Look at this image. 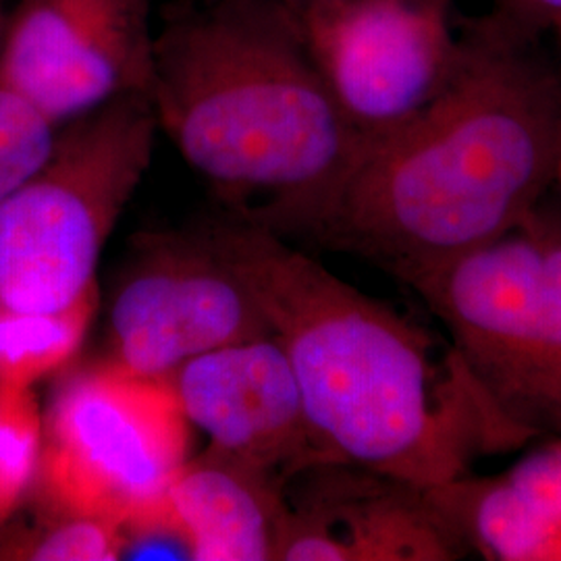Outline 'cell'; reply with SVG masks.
<instances>
[{
    "label": "cell",
    "instance_id": "1",
    "mask_svg": "<svg viewBox=\"0 0 561 561\" xmlns=\"http://www.w3.org/2000/svg\"><path fill=\"white\" fill-rule=\"evenodd\" d=\"M279 341L327 458L421 489L537 442L484 393L451 341L259 227L210 229Z\"/></svg>",
    "mask_w": 561,
    "mask_h": 561
},
{
    "label": "cell",
    "instance_id": "2",
    "mask_svg": "<svg viewBox=\"0 0 561 561\" xmlns=\"http://www.w3.org/2000/svg\"><path fill=\"white\" fill-rule=\"evenodd\" d=\"M561 78L486 20L454 81L416 117L362 141L310 240L405 285L526 221L556 183Z\"/></svg>",
    "mask_w": 561,
    "mask_h": 561
},
{
    "label": "cell",
    "instance_id": "3",
    "mask_svg": "<svg viewBox=\"0 0 561 561\" xmlns=\"http://www.w3.org/2000/svg\"><path fill=\"white\" fill-rule=\"evenodd\" d=\"M148 99L238 219L279 238H310L362 148L279 0L169 7Z\"/></svg>",
    "mask_w": 561,
    "mask_h": 561
},
{
    "label": "cell",
    "instance_id": "4",
    "mask_svg": "<svg viewBox=\"0 0 561 561\" xmlns=\"http://www.w3.org/2000/svg\"><path fill=\"white\" fill-rule=\"evenodd\" d=\"M159 131L148 96L60 127L48 161L0 204V310L57 312L99 283L104 243L140 187Z\"/></svg>",
    "mask_w": 561,
    "mask_h": 561
},
{
    "label": "cell",
    "instance_id": "5",
    "mask_svg": "<svg viewBox=\"0 0 561 561\" xmlns=\"http://www.w3.org/2000/svg\"><path fill=\"white\" fill-rule=\"evenodd\" d=\"M410 287L507 421L561 437V219L541 204Z\"/></svg>",
    "mask_w": 561,
    "mask_h": 561
},
{
    "label": "cell",
    "instance_id": "6",
    "mask_svg": "<svg viewBox=\"0 0 561 561\" xmlns=\"http://www.w3.org/2000/svg\"><path fill=\"white\" fill-rule=\"evenodd\" d=\"M42 421L41 461L30 493L38 512L123 526L159 510L192 458V424L171 382L106 358L60 382Z\"/></svg>",
    "mask_w": 561,
    "mask_h": 561
},
{
    "label": "cell",
    "instance_id": "7",
    "mask_svg": "<svg viewBox=\"0 0 561 561\" xmlns=\"http://www.w3.org/2000/svg\"><path fill=\"white\" fill-rule=\"evenodd\" d=\"M456 0H324L289 11L304 46L362 141L416 117L454 81L463 36Z\"/></svg>",
    "mask_w": 561,
    "mask_h": 561
},
{
    "label": "cell",
    "instance_id": "8",
    "mask_svg": "<svg viewBox=\"0 0 561 561\" xmlns=\"http://www.w3.org/2000/svg\"><path fill=\"white\" fill-rule=\"evenodd\" d=\"M138 238L111 298L106 360L169 381L202 354L273 335L213 231Z\"/></svg>",
    "mask_w": 561,
    "mask_h": 561
},
{
    "label": "cell",
    "instance_id": "9",
    "mask_svg": "<svg viewBox=\"0 0 561 561\" xmlns=\"http://www.w3.org/2000/svg\"><path fill=\"white\" fill-rule=\"evenodd\" d=\"M152 0H18L0 42V85L57 127L125 96H148Z\"/></svg>",
    "mask_w": 561,
    "mask_h": 561
},
{
    "label": "cell",
    "instance_id": "10",
    "mask_svg": "<svg viewBox=\"0 0 561 561\" xmlns=\"http://www.w3.org/2000/svg\"><path fill=\"white\" fill-rule=\"evenodd\" d=\"M169 382L187 422L208 435L210 451L283 489L312 466L335 463L310 428L296 375L275 335L202 354Z\"/></svg>",
    "mask_w": 561,
    "mask_h": 561
},
{
    "label": "cell",
    "instance_id": "11",
    "mask_svg": "<svg viewBox=\"0 0 561 561\" xmlns=\"http://www.w3.org/2000/svg\"><path fill=\"white\" fill-rule=\"evenodd\" d=\"M285 486L277 561H451L468 553L421 489L352 463Z\"/></svg>",
    "mask_w": 561,
    "mask_h": 561
},
{
    "label": "cell",
    "instance_id": "12",
    "mask_svg": "<svg viewBox=\"0 0 561 561\" xmlns=\"http://www.w3.org/2000/svg\"><path fill=\"white\" fill-rule=\"evenodd\" d=\"M466 553L489 561H561V437H541L500 474L428 486Z\"/></svg>",
    "mask_w": 561,
    "mask_h": 561
},
{
    "label": "cell",
    "instance_id": "13",
    "mask_svg": "<svg viewBox=\"0 0 561 561\" xmlns=\"http://www.w3.org/2000/svg\"><path fill=\"white\" fill-rule=\"evenodd\" d=\"M167 507L194 561H277L285 489L215 451L190 458Z\"/></svg>",
    "mask_w": 561,
    "mask_h": 561
},
{
    "label": "cell",
    "instance_id": "14",
    "mask_svg": "<svg viewBox=\"0 0 561 561\" xmlns=\"http://www.w3.org/2000/svg\"><path fill=\"white\" fill-rule=\"evenodd\" d=\"M101 308L94 283L71 306L57 312L0 310V382L32 389L78 356Z\"/></svg>",
    "mask_w": 561,
    "mask_h": 561
},
{
    "label": "cell",
    "instance_id": "15",
    "mask_svg": "<svg viewBox=\"0 0 561 561\" xmlns=\"http://www.w3.org/2000/svg\"><path fill=\"white\" fill-rule=\"evenodd\" d=\"M121 524L96 516L38 512L27 526L0 530V560L115 561L121 560Z\"/></svg>",
    "mask_w": 561,
    "mask_h": 561
},
{
    "label": "cell",
    "instance_id": "16",
    "mask_svg": "<svg viewBox=\"0 0 561 561\" xmlns=\"http://www.w3.org/2000/svg\"><path fill=\"white\" fill-rule=\"evenodd\" d=\"M41 405L32 389L0 382V530L30 500L41 461Z\"/></svg>",
    "mask_w": 561,
    "mask_h": 561
},
{
    "label": "cell",
    "instance_id": "17",
    "mask_svg": "<svg viewBox=\"0 0 561 561\" xmlns=\"http://www.w3.org/2000/svg\"><path fill=\"white\" fill-rule=\"evenodd\" d=\"M59 127L0 85V204L48 161Z\"/></svg>",
    "mask_w": 561,
    "mask_h": 561
},
{
    "label": "cell",
    "instance_id": "18",
    "mask_svg": "<svg viewBox=\"0 0 561 561\" xmlns=\"http://www.w3.org/2000/svg\"><path fill=\"white\" fill-rule=\"evenodd\" d=\"M484 20L510 38L535 42L561 27V0H497L495 13Z\"/></svg>",
    "mask_w": 561,
    "mask_h": 561
},
{
    "label": "cell",
    "instance_id": "19",
    "mask_svg": "<svg viewBox=\"0 0 561 561\" xmlns=\"http://www.w3.org/2000/svg\"><path fill=\"white\" fill-rule=\"evenodd\" d=\"M283 7H287L289 11H298V9H304V7H308V4H317V2H324V0H279Z\"/></svg>",
    "mask_w": 561,
    "mask_h": 561
},
{
    "label": "cell",
    "instance_id": "20",
    "mask_svg": "<svg viewBox=\"0 0 561 561\" xmlns=\"http://www.w3.org/2000/svg\"><path fill=\"white\" fill-rule=\"evenodd\" d=\"M9 0H0V42H2V32H4V23H7V15H9Z\"/></svg>",
    "mask_w": 561,
    "mask_h": 561
},
{
    "label": "cell",
    "instance_id": "21",
    "mask_svg": "<svg viewBox=\"0 0 561 561\" xmlns=\"http://www.w3.org/2000/svg\"><path fill=\"white\" fill-rule=\"evenodd\" d=\"M556 183H560V187H561V157H560V167H558V178H556Z\"/></svg>",
    "mask_w": 561,
    "mask_h": 561
}]
</instances>
